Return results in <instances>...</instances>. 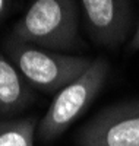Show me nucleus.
Returning <instances> with one entry per match:
<instances>
[{
	"mask_svg": "<svg viewBox=\"0 0 139 146\" xmlns=\"http://www.w3.org/2000/svg\"><path fill=\"white\" fill-rule=\"evenodd\" d=\"M10 36L53 51L84 48L76 0H32Z\"/></svg>",
	"mask_w": 139,
	"mask_h": 146,
	"instance_id": "f257e3e1",
	"label": "nucleus"
},
{
	"mask_svg": "<svg viewBox=\"0 0 139 146\" xmlns=\"http://www.w3.org/2000/svg\"><path fill=\"white\" fill-rule=\"evenodd\" d=\"M2 48L31 86L47 95H56L84 75L92 63L86 57L61 54L10 35L3 40Z\"/></svg>",
	"mask_w": 139,
	"mask_h": 146,
	"instance_id": "f03ea898",
	"label": "nucleus"
},
{
	"mask_svg": "<svg viewBox=\"0 0 139 146\" xmlns=\"http://www.w3.org/2000/svg\"><path fill=\"white\" fill-rule=\"evenodd\" d=\"M110 73L107 58L97 57L84 75L60 89L37 127V139L51 143L65 133L94 102L104 88Z\"/></svg>",
	"mask_w": 139,
	"mask_h": 146,
	"instance_id": "7ed1b4c3",
	"label": "nucleus"
},
{
	"mask_svg": "<svg viewBox=\"0 0 139 146\" xmlns=\"http://www.w3.org/2000/svg\"><path fill=\"white\" fill-rule=\"evenodd\" d=\"M78 146H139V100L103 108L76 131Z\"/></svg>",
	"mask_w": 139,
	"mask_h": 146,
	"instance_id": "20e7f679",
	"label": "nucleus"
},
{
	"mask_svg": "<svg viewBox=\"0 0 139 146\" xmlns=\"http://www.w3.org/2000/svg\"><path fill=\"white\" fill-rule=\"evenodd\" d=\"M90 38L100 47L119 48L132 27L130 0H79Z\"/></svg>",
	"mask_w": 139,
	"mask_h": 146,
	"instance_id": "39448f33",
	"label": "nucleus"
},
{
	"mask_svg": "<svg viewBox=\"0 0 139 146\" xmlns=\"http://www.w3.org/2000/svg\"><path fill=\"white\" fill-rule=\"evenodd\" d=\"M35 101V89L0 51V118H15Z\"/></svg>",
	"mask_w": 139,
	"mask_h": 146,
	"instance_id": "423d86ee",
	"label": "nucleus"
},
{
	"mask_svg": "<svg viewBox=\"0 0 139 146\" xmlns=\"http://www.w3.org/2000/svg\"><path fill=\"white\" fill-rule=\"evenodd\" d=\"M38 123L37 115L0 118V146H34Z\"/></svg>",
	"mask_w": 139,
	"mask_h": 146,
	"instance_id": "0eeeda50",
	"label": "nucleus"
},
{
	"mask_svg": "<svg viewBox=\"0 0 139 146\" xmlns=\"http://www.w3.org/2000/svg\"><path fill=\"white\" fill-rule=\"evenodd\" d=\"M19 5V0H0V25L13 13Z\"/></svg>",
	"mask_w": 139,
	"mask_h": 146,
	"instance_id": "6e6552de",
	"label": "nucleus"
},
{
	"mask_svg": "<svg viewBox=\"0 0 139 146\" xmlns=\"http://www.w3.org/2000/svg\"><path fill=\"white\" fill-rule=\"evenodd\" d=\"M129 51L133 53V51H138L139 50V22H138V25H136V29L132 35V38L129 41Z\"/></svg>",
	"mask_w": 139,
	"mask_h": 146,
	"instance_id": "1a4fd4ad",
	"label": "nucleus"
}]
</instances>
